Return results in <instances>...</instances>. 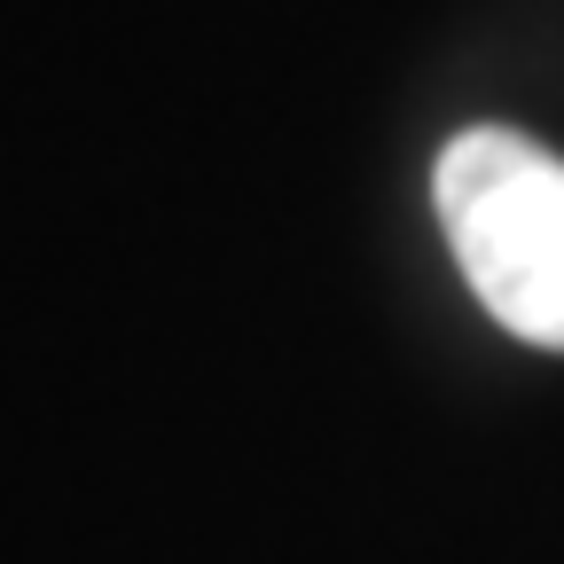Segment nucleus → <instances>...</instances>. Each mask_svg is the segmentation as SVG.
I'll use <instances>...</instances> for the list:
<instances>
[{"instance_id": "obj_1", "label": "nucleus", "mask_w": 564, "mask_h": 564, "mask_svg": "<svg viewBox=\"0 0 564 564\" xmlns=\"http://www.w3.org/2000/svg\"><path fill=\"white\" fill-rule=\"evenodd\" d=\"M447 251L510 337L564 352V158L510 126L455 133L432 165Z\"/></svg>"}]
</instances>
